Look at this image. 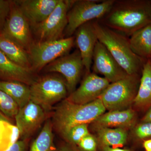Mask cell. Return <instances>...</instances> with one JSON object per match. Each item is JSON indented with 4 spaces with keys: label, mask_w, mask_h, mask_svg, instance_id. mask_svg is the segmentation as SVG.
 Listing matches in <instances>:
<instances>
[{
    "label": "cell",
    "mask_w": 151,
    "mask_h": 151,
    "mask_svg": "<svg viewBox=\"0 0 151 151\" xmlns=\"http://www.w3.org/2000/svg\"><path fill=\"white\" fill-rule=\"evenodd\" d=\"M53 129L51 119L48 118L31 145L29 151H57L54 143Z\"/></svg>",
    "instance_id": "603a6c76"
},
{
    "label": "cell",
    "mask_w": 151,
    "mask_h": 151,
    "mask_svg": "<svg viewBox=\"0 0 151 151\" xmlns=\"http://www.w3.org/2000/svg\"><path fill=\"white\" fill-rule=\"evenodd\" d=\"M84 67L79 50H76L50 63L44 68L47 72H55L62 74L65 79L68 92L76 89Z\"/></svg>",
    "instance_id": "30bf717a"
},
{
    "label": "cell",
    "mask_w": 151,
    "mask_h": 151,
    "mask_svg": "<svg viewBox=\"0 0 151 151\" xmlns=\"http://www.w3.org/2000/svg\"><path fill=\"white\" fill-rule=\"evenodd\" d=\"M92 65L94 73L103 76L111 83L128 75L106 47L98 40L94 48Z\"/></svg>",
    "instance_id": "8fae6325"
},
{
    "label": "cell",
    "mask_w": 151,
    "mask_h": 151,
    "mask_svg": "<svg viewBox=\"0 0 151 151\" xmlns=\"http://www.w3.org/2000/svg\"><path fill=\"white\" fill-rule=\"evenodd\" d=\"M97 39L108 49L128 75L142 72L147 60L136 55L132 51L129 38L100 23L93 22Z\"/></svg>",
    "instance_id": "3957f363"
},
{
    "label": "cell",
    "mask_w": 151,
    "mask_h": 151,
    "mask_svg": "<svg viewBox=\"0 0 151 151\" xmlns=\"http://www.w3.org/2000/svg\"><path fill=\"white\" fill-rule=\"evenodd\" d=\"M105 111L100 98L84 105L71 103L65 98L55 107L52 114L53 128L63 137L74 126L94 122Z\"/></svg>",
    "instance_id": "7a4b0ae2"
},
{
    "label": "cell",
    "mask_w": 151,
    "mask_h": 151,
    "mask_svg": "<svg viewBox=\"0 0 151 151\" xmlns=\"http://www.w3.org/2000/svg\"><path fill=\"white\" fill-rule=\"evenodd\" d=\"M60 0L15 1L31 27L39 24L52 12Z\"/></svg>",
    "instance_id": "9a60e30c"
},
{
    "label": "cell",
    "mask_w": 151,
    "mask_h": 151,
    "mask_svg": "<svg viewBox=\"0 0 151 151\" xmlns=\"http://www.w3.org/2000/svg\"><path fill=\"white\" fill-rule=\"evenodd\" d=\"M2 34L28 52L34 43L28 21L16 1H11V9Z\"/></svg>",
    "instance_id": "9c48e42d"
},
{
    "label": "cell",
    "mask_w": 151,
    "mask_h": 151,
    "mask_svg": "<svg viewBox=\"0 0 151 151\" xmlns=\"http://www.w3.org/2000/svg\"><path fill=\"white\" fill-rule=\"evenodd\" d=\"M139 73L128 75L110 83L99 98L106 110L109 111L123 110L133 103L139 85Z\"/></svg>",
    "instance_id": "8992f818"
},
{
    "label": "cell",
    "mask_w": 151,
    "mask_h": 151,
    "mask_svg": "<svg viewBox=\"0 0 151 151\" xmlns=\"http://www.w3.org/2000/svg\"><path fill=\"white\" fill-rule=\"evenodd\" d=\"M0 50L17 65L32 70L27 52L2 34H0Z\"/></svg>",
    "instance_id": "ffe728a7"
},
{
    "label": "cell",
    "mask_w": 151,
    "mask_h": 151,
    "mask_svg": "<svg viewBox=\"0 0 151 151\" xmlns=\"http://www.w3.org/2000/svg\"><path fill=\"white\" fill-rule=\"evenodd\" d=\"M117 32L130 37L151 23V1H116L108 13L97 20Z\"/></svg>",
    "instance_id": "6da1fadb"
},
{
    "label": "cell",
    "mask_w": 151,
    "mask_h": 151,
    "mask_svg": "<svg viewBox=\"0 0 151 151\" xmlns=\"http://www.w3.org/2000/svg\"><path fill=\"white\" fill-rule=\"evenodd\" d=\"M142 122L151 123V106L148 109L145 115L143 117Z\"/></svg>",
    "instance_id": "d6a6232c"
},
{
    "label": "cell",
    "mask_w": 151,
    "mask_h": 151,
    "mask_svg": "<svg viewBox=\"0 0 151 151\" xmlns=\"http://www.w3.org/2000/svg\"><path fill=\"white\" fill-rule=\"evenodd\" d=\"M137 93L133 104L139 111L148 110L151 106V59L144 63Z\"/></svg>",
    "instance_id": "ac0fdd59"
},
{
    "label": "cell",
    "mask_w": 151,
    "mask_h": 151,
    "mask_svg": "<svg viewBox=\"0 0 151 151\" xmlns=\"http://www.w3.org/2000/svg\"><path fill=\"white\" fill-rule=\"evenodd\" d=\"M0 90L12 98L18 105L19 109L30 101L29 86L22 82L0 80Z\"/></svg>",
    "instance_id": "44dd1931"
},
{
    "label": "cell",
    "mask_w": 151,
    "mask_h": 151,
    "mask_svg": "<svg viewBox=\"0 0 151 151\" xmlns=\"http://www.w3.org/2000/svg\"><path fill=\"white\" fill-rule=\"evenodd\" d=\"M77 146L80 151H96L97 142L94 136L89 134L83 138Z\"/></svg>",
    "instance_id": "83f0119b"
},
{
    "label": "cell",
    "mask_w": 151,
    "mask_h": 151,
    "mask_svg": "<svg viewBox=\"0 0 151 151\" xmlns=\"http://www.w3.org/2000/svg\"><path fill=\"white\" fill-rule=\"evenodd\" d=\"M129 39L136 55L145 60L151 59V23L135 32Z\"/></svg>",
    "instance_id": "d6986e66"
},
{
    "label": "cell",
    "mask_w": 151,
    "mask_h": 151,
    "mask_svg": "<svg viewBox=\"0 0 151 151\" xmlns=\"http://www.w3.org/2000/svg\"><path fill=\"white\" fill-rule=\"evenodd\" d=\"M47 113L31 100L19 108L15 119L20 137L22 139H28L48 119Z\"/></svg>",
    "instance_id": "7c38bea8"
},
{
    "label": "cell",
    "mask_w": 151,
    "mask_h": 151,
    "mask_svg": "<svg viewBox=\"0 0 151 151\" xmlns=\"http://www.w3.org/2000/svg\"><path fill=\"white\" fill-rule=\"evenodd\" d=\"M134 134L137 139L143 141L151 138V123L142 122L138 124L134 128Z\"/></svg>",
    "instance_id": "4316f807"
},
{
    "label": "cell",
    "mask_w": 151,
    "mask_h": 151,
    "mask_svg": "<svg viewBox=\"0 0 151 151\" xmlns=\"http://www.w3.org/2000/svg\"><path fill=\"white\" fill-rule=\"evenodd\" d=\"M0 121H6V122H11L10 119L6 117L1 111H0Z\"/></svg>",
    "instance_id": "e575fe53"
},
{
    "label": "cell",
    "mask_w": 151,
    "mask_h": 151,
    "mask_svg": "<svg viewBox=\"0 0 151 151\" xmlns=\"http://www.w3.org/2000/svg\"><path fill=\"white\" fill-rule=\"evenodd\" d=\"M30 100L48 113L57 103L67 97L65 79L54 74L37 78L29 86Z\"/></svg>",
    "instance_id": "277c9868"
},
{
    "label": "cell",
    "mask_w": 151,
    "mask_h": 151,
    "mask_svg": "<svg viewBox=\"0 0 151 151\" xmlns=\"http://www.w3.org/2000/svg\"><path fill=\"white\" fill-rule=\"evenodd\" d=\"M89 134L88 124H82L70 128L62 137L68 144L77 146L81 140Z\"/></svg>",
    "instance_id": "d4e9b609"
},
{
    "label": "cell",
    "mask_w": 151,
    "mask_h": 151,
    "mask_svg": "<svg viewBox=\"0 0 151 151\" xmlns=\"http://www.w3.org/2000/svg\"><path fill=\"white\" fill-rule=\"evenodd\" d=\"M96 128L97 138L102 146L119 147L127 142L128 135L126 129L103 127Z\"/></svg>",
    "instance_id": "7402d4cb"
},
{
    "label": "cell",
    "mask_w": 151,
    "mask_h": 151,
    "mask_svg": "<svg viewBox=\"0 0 151 151\" xmlns=\"http://www.w3.org/2000/svg\"><path fill=\"white\" fill-rule=\"evenodd\" d=\"M59 151H80L76 146L72 145L70 144H64L60 147Z\"/></svg>",
    "instance_id": "4dcf8cb0"
},
{
    "label": "cell",
    "mask_w": 151,
    "mask_h": 151,
    "mask_svg": "<svg viewBox=\"0 0 151 151\" xmlns=\"http://www.w3.org/2000/svg\"><path fill=\"white\" fill-rule=\"evenodd\" d=\"M75 1L60 0L54 10L39 24L31 27L37 42L50 41L63 38L68 24V11Z\"/></svg>",
    "instance_id": "ba28073f"
},
{
    "label": "cell",
    "mask_w": 151,
    "mask_h": 151,
    "mask_svg": "<svg viewBox=\"0 0 151 151\" xmlns=\"http://www.w3.org/2000/svg\"><path fill=\"white\" fill-rule=\"evenodd\" d=\"M37 78L32 70L17 65L0 50V80L19 81L30 86Z\"/></svg>",
    "instance_id": "2e32d148"
},
{
    "label": "cell",
    "mask_w": 151,
    "mask_h": 151,
    "mask_svg": "<svg viewBox=\"0 0 151 151\" xmlns=\"http://www.w3.org/2000/svg\"><path fill=\"white\" fill-rule=\"evenodd\" d=\"M19 137V132L16 126L11 122L0 121V151L8 150Z\"/></svg>",
    "instance_id": "cb8c5ba5"
},
{
    "label": "cell",
    "mask_w": 151,
    "mask_h": 151,
    "mask_svg": "<svg viewBox=\"0 0 151 151\" xmlns=\"http://www.w3.org/2000/svg\"><path fill=\"white\" fill-rule=\"evenodd\" d=\"M137 121V114L131 109L111 111L97 118L94 123L96 127L127 129L134 127Z\"/></svg>",
    "instance_id": "e0dca14e"
},
{
    "label": "cell",
    "mask_w": 151,
    "mask_h": 151,
    "mask_svg": "<svg viewBox=\"0 0 151 151\" xmlns=\"http://www.w3.org/2000/svg\"><path fill=\"white\" fill-rule=\"evenodd\" d=\"M115 0L75 1L68 13V24L64 32L65 38L73 36L82 24L99 20L110 10Z\"/></svg>",
    "instance_id": "5b68a950"
},
{
    "label": "cell",
    "mask_w": 151,
    "mask_h": 151,
    "mask_svg": "<svg viewBox=\"0 0 151 151\" xmlns=\"http://www.w3.org/2000/svg\"><path fill=\"white\" fill-rule=\"evenodd\" d=\"M142 145L146 151H151V138L143 141Z\"/></svg>",
    "instance_id": "836d02e7"
},
{
    "label": "cell",
    "mask_w": 151,
    "mask_h": 151,
    "mask_svg": "<svg viewBox=\"0 0 151 151\" xmlns=\"http://www.w3.org/2000/svg\"><path fill=\"white\" fill-rule=\"evenodd\" d=\"M19 110L18 105L13 99L0 90V111L10 119L15 118Z\"/></svg>",
    "instance_id": "484cf974"
},
{
    "label": "cell",
    "mask_w": 151,
    "mask_h": 151,
    "mask_svg": "<svg viewBox=\"0 0 151 151\" xmlns=\"http://www.w3.org/2000/svg\"><path fill=\"white\" fill-rule=\"evenodd\" d=\"M28 139L17 141L6 151H26L28 146Z\"/></svg>",
    "instance_id": "f546056e"
},
{
    "label": "cell",
    "mask_w": 151,
    "mask_h": 151,
    "mask_svg": "<svg viewBox=\"0 0 151 151\" xmlns=\"http://www.w3.org/2000/svg\"><path fill=\"white\" fill-rule=\"evenodd\" d=\"M75 42L73 36L58 40L34 42L28 52L31 69L35 72L43 69L55 60L69 53Z\"/></svg>",
    "instance_id": "52a82bcc"
},
{
    "label": "cell",
    "mask_w": 151,
    "mask_h": 151,
    "mask_svg": "<svg viewBox=\"0 0 151 151\" xmlns=\"http://www.w3.org/2000/svg\"><path fill=\"white\" fill-rule=\"evenodd\" d=\"M93 22L92 21L82 24L74 33L75 42L81 54L86 74L90 73L94 48L98 41Z\"/></svg>",
    "instance_id": "5bb4252c"
},
{
    "label": "cell",
    "mask_w": 151,
    "mask_h": 151,
    "mask_svg": "<svg viewBox=\"0 0 151 151\" xmlns=\"http://www.w3.org/2000/svg\"><path fill=\"white\" fill-rule=\"evenodd\" d=\"M103 151H133L128 149H123L119 147L113 148L108 146H102Z\"/></svg>",
    "instance_id": "1f68e13d"
},
{
    "label": "cell",
    "mask_w": 151,
    "mask_h": 151,
    "mask_svg": "<svg viewBox=\"0 0 151 151\" xmlns=\"http://www.w3.org/2000/svg\"><path fill=\"white\" fill-rule=\"evenodd\" d=\"M104 77L93 72L86 74L80 86L66 98L75 104L84 105L98 99L110 84Z\"/></svg>",
    "instance_id": "4fadbf2b"
},
{
    "label": "cell",
    "mask_w": 151,
    "mask_h": 151,
    "mask_svg": "<svg viewBox=\"0 0 151 151\" xmlns=\"http://www.w3.org/2000/svg\"><path fill=\"white\" fill-rule=\"evenodd\" d=\"M11 1L0 0V34L1 33L11 9Z\"/></svg>",
    "instance_id": "f1b7e54d"
}]
</instances>
